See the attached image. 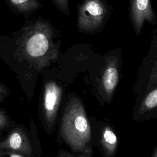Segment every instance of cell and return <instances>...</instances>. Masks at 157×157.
<instances>
[{"label": "cell", "mask_w": 157, "mask_h": 157, "mask_svg": "<svg viewBox=\"0 0 157 157\" xmlns=\"http://www.w3.org/2000/svg\"><path fill=\"white\" fill-rule=\"evenodd\" d=\"M27 140L21 129H13L3 140L0 141V150L27 153Z\"/></svg>", "instance_id": "5b68a950"}, {"label": "cell", "mask_w": 157, "mask_h": 157, "mask_svg": "<svg viewBox=\"0 0 157 157\" xmlns=\"http://www.w3.org/2000/svg\"><path fill=\"white\" fill-rule=\"evenodd\" d=\"M9 124V119L5 112L0 109V131L4 129Z\"/></svg>", "instance_id": "7c38bea8"}, {"label": "cell", "mask_w": 157, "mask_h": 157, "mask_svg": "<svg viewBox=\"0 0 157 157\" xmlns=\"http://www.w3.org/2000/svg\"><path fill=\"white\" fill-rule=\"evenodd\" d=\"M73 125L75 132L80 134H85L88 132V124L85 117L82 115H78L75 117Z\"/></svg>", "instance_id": "ba28073f"}, {"label": "cell", "mask_w": 157, "mask_h": 157, "mask_svg": "<svg viewBox=\"0 0 157 157\" xmlns=\"http://www.w3.org/2000/svg\"><path fill=\"white\" fill-rule=\"evenodd\" d=\"M113 11L107 0H83L77 5L76 25L79 32L93 35L103 31Z\"/></svg>", "instance_id": "7a4b0ae2"}, {"label": "cell", "mask_w": 157, "mask_h": 157, "mask_svg": "<svg viewBox=\"0 0 157 157\" xmlns=\"http://www.w3.org/2000/svg\"><path fill=\"white\" fill-rule=\"evenodd\" d=\"M61 35L40 16L26 19L17 31L0 34V53L18 61L39 63L58 55Z\"/></svg>", "instance_id": "6da1fadb"}, {"label": "cell", "mask_w": 157, "mask_h": 157, "mask_svg": "<svg viewBox=\"0 0 157 157\" xmlns=\"http://www.w3.org/2000/svg\"><path fill=\"white\" fill-rule=\"evenodd\" d=\"M54 6L63 13L65 15H69V5L68 0H50Z\"/></svg>", "instance_id": "9c48e42d"}, {"label": "cell", "mask_w": 157, "mask_h": 157, "mask_svg": "<svg viewBox=\"0 0 157 157\" xmlns=\"http://www.w3.org/2000/svg\"><path fill=\"white\" fill-rule=\"evenodd\" d=\"M8 93V90L6 87L2 84L0 83V101L4 100V99L7 96Z\"/></svg>", "instance_id": "5bb4252c"}, {"label": "cell", "mask_w": 157, "mask_h": 157, "mask_svg": "<svg viewBox=\"0 0 157 157\" xmlns=\"http://www.w3.org/2000/svg\"><path fill=\"white\" fill-rule=\"evenodd\" d=\"M10 10L16 15L23 17L26 20L33 17L42 7L39 0H4Z\"/></svg>", "instance_id": "277c9868"}, {"label": "cell", "mask_w": 157, "mask_h": 157, "mask_svg": "<svg viewBox=\"0 0 157 157\" xmlns=\"http://www.w3.org/2000/svg\"><path fill=\"white\" fill-rule=\"evenodd\" d=\"M128 17L137 36L140 35L145 22L155 26L157 18L152 0H129Z\"/></svg>", "instance_id": "3957f363"}, {"label": "cell", "mask_w": 157, "mask_h": 157, "mask_svg": "<svg viewBox=\"0 0 157 157\" xmlns=\"http://www.w3.org/2000/svg\"><path fill=\"white\" fill-rule=\"evenodd\" d=\"M103 75V85L107 92L112 91L116 86L118 80V72L115 64V59L112 58Z\"/></svg>", "instance_id": "52a82bcc"}, {"label": "cell", "mask_w": 157, "mask_h": 157, "mask_svg": "<svg viewBox=\"0 0 157 157\" xmlns=\"http://www.w3.org/2000/svg\"><path fill=\"white\" fill-rule=\"evenodd\" d=\"M145 105L148 108L155 107L157 104V90L155 89L151 91L146 97Z\"/></svg>", "instance_id": "8fae6325"}, {"label": "cell", "mask_w": 157, "mask_h": 157, "mask_svg": "<svg viewBox=\"0 0 157 157\" xmlns=\"http://www.w3.org/2000/svg\"><path fill=\"white\" fill-rule=\"evenodd\" d=\"M0 155L4 157H24L17 152L7 150H0Z\"/></svg>", "instance_id": "4fadbf2b"}, {"label": "cell", "mask_w": 157, "mask_h": 157, "mask_svg": "<svg viewBox=\"0 0 157 157\" xmlns=\"http://www.w3.org/2000/svg\"><path fill=\"white\" fill-rule=\"evenodd\" d=\"M103 137L105 144L111 147L115 146L117 142V138L116 135L112 131L109 129L105 130Z\"/></svg>", "instance_id": "30bf717a"}, {"label": "cell", "mask_w": 157, "mask_h": 157, "mask_svg": "<svg viewBox=\"0 0 157 157\" xmlns=\"http://www.w3.org/2000/svg\"><path fill=\"white\" fill-rule=\"evenodd\" d=\"M59 89L54 83H50L45 89L44 97V108L47 115H51L54 113L58 102Z\"/></svg>", "instance_id": "8992f818"}]
</instances>
